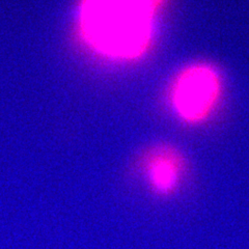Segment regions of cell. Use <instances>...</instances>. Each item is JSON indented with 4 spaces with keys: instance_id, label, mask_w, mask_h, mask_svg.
<instances>
[{
    "instance_id": "6da1fadb",
    "label": "cell",
    "mask_w": 249,
    "mask_h": 249,
    "mask_svg": "<svg viewBox=\"0 0 249 249\" xmlns=\"http://www.w3.org/2000/svg\"><path fill=\"white\" fill-rule=\"evenodd\" d=\"M165 0H81L77 24L83 42L104 57L139 58L149 50Z\"/></svg>"
},
{
    "instance_id": "7a4b0ae2",
    "label": "cell",
    "mask_w": 249,
    "mask_h": 249,
    "mask_svg": "<svg viewBox=\"0 0 249 249\" xmlns=\"http://www.w3.org/2000/svg\"><path fill=\"white\" fill-rule=\"evenodd\" d=\"M222 91L217 69L206 62H196L178 73L170 90L176 114L187 124H199L214 111Z\"/></svg>"
},
{
    "instance_id": "3957f363",
    "label": "cell",
    "mask_w": 249,
    "mask_h": 249,
    "mask_svg": "<svg viewBox=\"0 0 249 249\" xmlns=\"http://www.w3.org/2000/svg\"><path fill=\"white\" fill-rule=\"evenodd\" d=\"M184 164L174 150L163 147L147 157L144 175L151 191L157 196L167 197L180 186Z\"/></svg>"
}]
</instances>
